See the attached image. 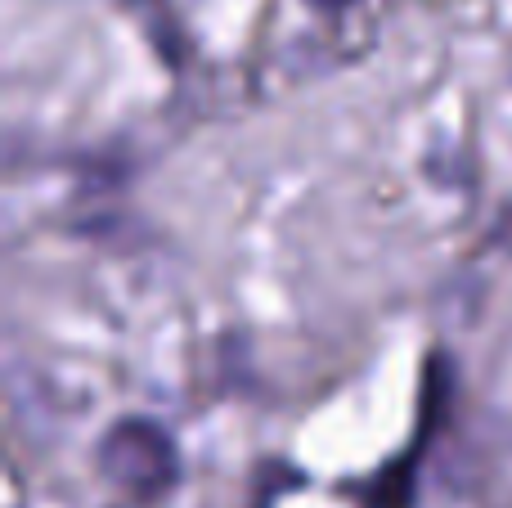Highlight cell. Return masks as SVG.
I'll return each mask as SVG.
<instances>
[{"label": "cell", "instance_id": "1", "mask_svg": "<svg viewBox=\"0 0 512 508\" xmlns=\"http://www.w3.org/2000/svg\"><path fill=\"white\" fill-rule=\"evenodd\" d=\"M99 468L117 491L140 504L162 500L180 482L176 441L149 419H122L117 428H108V437L99 441Z\"/></svg>", "mask_w": 512, "mask_h": 508}, {"label": "cell", "instance_id": "2", "mask_svg": "<svg viewBox=\"0 0 512 508\" xmlns=\"http://www.w3.org/2000/svg\"><path fill=\"white\" fill-rule=\"evenodd\" d=\"M315 5H324V9H337V5H351V0H315Z\"/></svg>", "mask_w": 512, "mask_h": 508}]
</instances>
